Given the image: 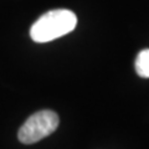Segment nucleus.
I'll use <instances>...</instances> for the list:
<instances>
[{
  "label": "nucleus",
  "instance_id": "f257e3e1",
  "mask_svg": "<svg viewBox=\"0 0 149 149\" xmlns=\"http://www.w3.org/2000/svg\"><path fill=\"white\" fill-rule=\"evenodd\" d=\"M77 16L71 10L57 9L44 14L31 26L30 35L35 42H49L74 30Z\"/></svg>",
  "mask_w": 149,
  "mask_h": 149
},
{
  "label": "nucleus",
  "instance_id": "f03ea898",
  "mask_svg": "<svg viewBox=\"0 0 149 149\" xmlns=\"http://www.w3.org/2000/svg\"><path fill=\"white\" fill-rule=\"evenodd\" d=\"M60 119L54 111L44 109L36 112L26 119L19 129V141L24 144H34L41 139L49 137L58 127Z\"/></svg>",
  "mask_w": 149,
  "mask_h": 149
},
{
  "label": "nucleus",
  "instance_id": "7ed1b4c3",
  "mask_svg": "<svg viewBox=\"0 0 149 149\" xmlns=\"http://www.w3.org/2000/svg\"><path fill=\"white\" fill-rule=\"evenodd\" d=\"M136 71L141 77L149 78V50H143L137 56Z\"/></svg>",
  "mask_w": 149,
  "mask_h": 149
}]
</instances>
